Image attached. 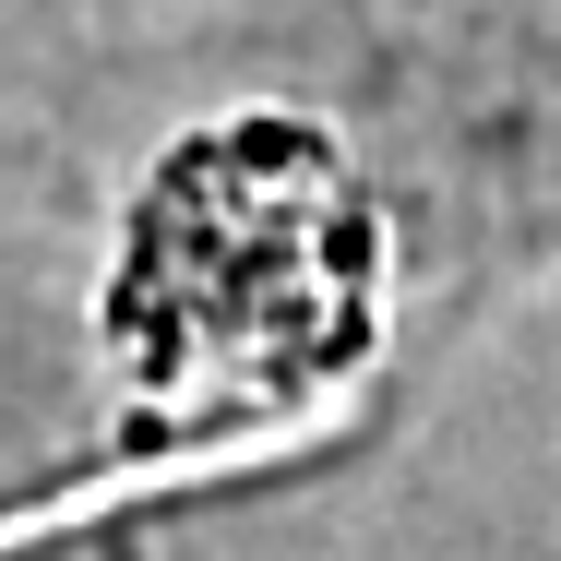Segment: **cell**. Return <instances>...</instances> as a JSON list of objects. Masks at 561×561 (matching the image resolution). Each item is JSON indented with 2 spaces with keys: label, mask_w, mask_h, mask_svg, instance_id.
<instances>
[{
  "label": "cell",
  "mask_w": 561,
  "mask_h": 561,
  "mask_svg": "<svg viewBox=\"0 0 561 561\" xmlns=\"http://www.w3.org/2000/svg\"><path fill=\"white\" fill-rule=\"evenodd\" d=\"M394 443V431H346V443H311V454H275V466H251L239 490L204 478V490H168V502H144V514H119L108 538H84V550H48V561H311L335 538L346 490L370 478V454ZM36 561V550H24Z\"/></svg>",
  "instance_id": "cell-1"
}]
</instances>
